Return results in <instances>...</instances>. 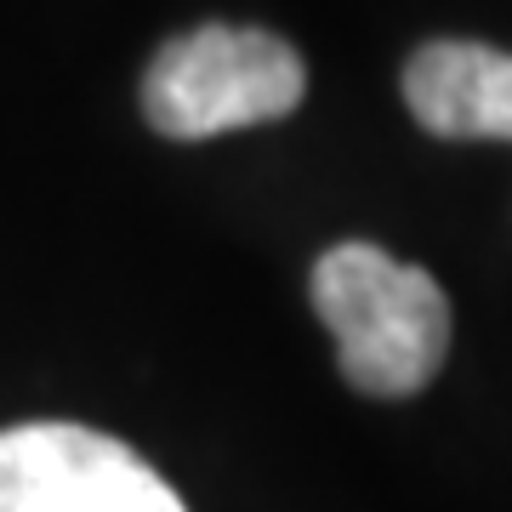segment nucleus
Listing matches in <instances>:
<instances>
[{
	"mask_svg": "<svg viewBox=\"0 0 512 512\" xmlns=\"http://www.w3.org/2000/svg\"><path fill=\"white\" fill-rule=\"evenodd\" d=\"M308 69L291 40L268 29L200 23L165 40L143 74V114L160 137L200 143L239 126H268L302 103Z\"/></svg>",
	"mask_w": 512,
	"mask_h": 512,
	"instance_id": "2",
	"label": "nucleus"
},
{
	"mask_svg": "<svg viewBox=\"0 0 512 512\" xmlns=\"http://www.w3.org/2000/svg\"><path fill=\"white\" fill-rule=\"evenodd\" d=\"M313 308L336 336L342 382L370 399L421 393L450 353V302L433 274L365 239H348L319 256Z\"/></svg>",
	"mask_w": 512,
	"mask_h": 512,
	"instance_id": "1",
	"label": "nucleus"
},
{
	"mask_svg": "<svg viewBox=\"0 0 512 512\" xmlns=\"http://www.w3.org/2000/svg\"><path fill=\"white\" fill-rule=\"evenodd\" d=\"M0 512H188L177 490L109 433L29 421L0 433Z\"/></svg>",
	"mask_w": 512,
	"mask_h": 512,
	"instance_id": "3",
	"label": "nucleus"
},
{
	"mask_svg": "<svg viewBox=\"0 0 512 512\" xmlns=\"http://www.w3.org/2000/svg\"><path fill=\"white\" fill-rule=\"evenodd\" d=\"M404 103L433 137L512 143V52L484 40H427L404 63Z\"/></svg>",
	"mask_w": 512,
	"mask_h": 512,
	"instance_id": "4",
	"label": "nucleus"
}]
</instances>
